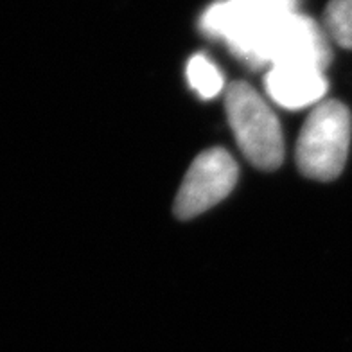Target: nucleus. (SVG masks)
<instances>
[{
  "label": "nucleus",
  "mask_w": 352,
  "mask_h": 352,
  "mask_svg": "<svg viewBox=\"0 0 352 352\" xmlns=\"http://www.w3.org/2000/svg\"><path fill=\"white\" fill-rule=\"evenodd\" d=\"M298 0H218L204 11L199 29L205 36L221 40L246 65L270 63L275 31L287 14L297 11Z\"/></svg>",
  "instance_id": "obj_1"
},
{
  "label": "nucleus",
  "mask_w": 352,
  "mask_h": 352,
  "mask_svg": "<svg viewBox=\"0 0 352 352\" xmlns=\"http://www.w3.org/2000/svg\"><path fill=\"white\" fill-rule=\"evenodd\" d=\"M351 133V111L343 102H318L297 140V166L302 175L320 182L338 178L347 164Z\"/></svg>",
  "instance_id": "obj_2"
},
{
  "label": "nucleus",
  "mask_w": 352,
  "mask_h": 352,
  "mask_svg": "<svg viewBox=\"0 0 352 352\" xmlns=\"http://www.w3.org/2000/svg\"><path fill=\"white\" fill-rule=\"evenodd\" d=\"M225 110L246 160L263 171L280 167L284 160L283 130L259 92L245 81L232 83L225 92Z\"/></svg>",
  "instance_id": "obj_3"
},
{
  "label": "nucleus",
  "mask_w": 352,
  "mask_h": 352,
  "mask_svg": "<svg viewBox=\"0 0 352 352\" xmlns=\"http://www.w3.org/2000/svg\"><path fill=\"white\" fill-rule=\"evenodd\" d=\"M237 182V164L221 148L207 149L190 164L175 199V214L190 219L230 195Z\"/></svg>",
  "instance_id": "obj_4"
},
{
  "label": "nucleus",
  "mask_w": 352,
  "mask_h": 352,
  "mask_svg": "<svg viewBox=\"0 0 352 352\" xmlns=\"http://www.w3.org/2000/svg\"><path fill=\"white\" fill-rule=\"evenodd\" d=\"M277 63H297L325 70L331 63V45L324 28L306 14H287L275 31L270 47L268 67Z\"/></svg>",
  "instance_id": "obj_5"
},
{
  "label": "nucleus",
  "mask_w": 352,
  "mask_h": 352,
  "mask_svg": "<svg viewBox=\"0 0 352 352\" xmlns=\"http://www.w3.org/2000/svg\"><path fill=\"white\" fill-rule=\"evenodd\" d=\"M266 92L272 101L287 110L318 104L327 92L325 70L297 63H277L266 72Z\"/></svg>",
  "instance_id": "obj_6"
},
{
  "label": "nucleus",
  "mask_w": 352,
  "mask_h": 352,
  "mask_svg": "<svg viewBox=\"0 0 352 352\" xmlns=\"http://www.w3.org/2000/svg\"><path fill=\"white\" fill-rule=\"evenodd\" d=\"M187 81L201 99L216 98L225 87L223 72L205 54H195L190 58L187 63Z\"/></svg>",
  "instance_id": "obj_7"
},
{
  "label": "nucleus",
  "mask_w": 352,
  "mask_h": 352,
  "mask_svg": "<svg viewBox=\"0 0 352 352\" xmlns=\"http://www.w3.org/2000/svg\"><path fill=\"white\" fill-rule=\"evenodd\" d=\"M324 29L333 42L352 49V0H329L324 14Z\"/></svg>",
  "instance_id": "obj_8"
}]
</instances>
